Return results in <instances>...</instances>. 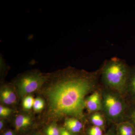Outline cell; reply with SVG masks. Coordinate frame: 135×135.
<instances>
[{
	"mask_svg": "<svg viewBox=\"0 0 135 135\" xmlns=\"http://www.w3.org/2000/svg\"><path fill=\"white\" fill-rule=\"evenodd\" d=\"M100 70L89 72L74 68L49 74L44 85L50 113L56 118H84L85 99L97 90Z\"/></svg>",
	"mask_w": 135,
	"mask_h": 135,
	"instance_id": "6da1fadb",
	"label": "cell"
},
{
	"mask_svg": "<svg viewBox=\"0 0 135 135\" xmlns=\"http://www.w3.org/2000/svg\"><path fill=\"white\" fill-rule=\"evenodd\" d=\"M130 67L124 60L115 57L107 60L100 70L104 87L120 92L123 95Z\"/></svg>",
	"mask_w": 135,
	"mask_h": 135,
	"instance_id": "7a4b0ae2",
	"label": "cell"
},
{
	"mask_svg": "<svg viewBox=\"0 0 135 135\" xmlns=\"http://www.w3.org/2000/svg\"><path fill=\"white\" fill-rule=\"evenodd\" d=\"M102 110L106 121L115 126L124 121L128 103L120 92L103 87L100 90Z\"/></svg>",
	"mask_w": 135,
	"mask_h": 135,
	"instance_id": "3957f363",
	"label": "cell"
},
{
	"mask_svg": "<svg viewBox=\"0 0 135 135\" xmlns=\"http://www.w3.org/2000/svg\"><path fill=\"white\" fill-rule=\"evenodd\" d=\"M49 75L34 70L24 73L17 77L14 83L19 95L23 97L39 89L46 82Z\"/></svg>",
	"mask_w": 135,
	"mask_h": 135,
	"instance_id": "277c9868",
	"label": "cell"
},
{
	"mask_svg": "<svg viewBox=\"0 0 135 135\" xmlns=\"http://www.w3.org/2000/svg\"><path fill=\"white\" fill-rule=\"evenodd\" d=\"M85 107L91 113L102 110V98L100 90H96L88 96L85 99Z\"/></svg>",
	"mask_w": 135,
	"mask_h": 135,
	"instance_id": "5b68a950",
	"label": "cell"
},
{
	"mask_svg": "<svg viewBox=\"0 0 135 135\" xmlns=\"http://www.w3.org/2000/svg\"><path fill=\"white\" fill-rule=\"evenodd\" d=\"M123 95L127 103H135V65L130 68L129 75Z\"/></svg>",
	"mask_w": 135,
	"mask_h": 135,
	"instance_id": "8992f818",
	"label": "cell"
},
{
	"mask_svg": "<svg viewBox=\"0 0 135 135\" xmlns=\"http://www.w3.org/2000/svg\"><path fill=\"white\" fill-rule=\"evenodd\" d=\"M1 92V101L3 103L10 105L16 102V96L11 85H4Z\"/></svg>",
	"mask_w": 135,
	"mask_h": 135,
	"instance_id": "52a82bcc",
	"label": "cell"
},
{
	"mask_svg": "<svg viewBox=\"0 0 135 135\" xmlns=\"http://www.w3.org/2000/svg\"><path fill=\"white\" fill-rule=\"evenodd\" d=\"M65 128L73 134L79 133L83 128V124L77 118L68 117L64 123Z\"/></svg>",
	"mask_w": 135,
	"mask_h": 135,
	"instance_id": "ba28073f",
	"label": "cell"
},
{
	"mask_svg": "<svg viewBox=\"0 0 135 135\" xmlns=\"http://www.w3.org/2000/svg\"><path fill=\"white\" fill-rule=\"evenodd\" d=\"M117 135H135V128L131 123L122 122L116 126Z\"/></svg>",
	"mask_w": 135,
	"mask_h": 135,
	"instance_id": "9c48e42d",
	"label": "cell"
},
{
	"mask_svg": "<svg viewBox=\"0 0 135 135\" xmlns=\"http://www.w3.org/2000/svg\"><path fill=\"white\" fill-rule=\"evenodd\" d=\"M31 122L32 119L30 116L26 114H20L15 119V127L17 130H22L28 127Z\"/></svg>",
	"mask_w": 135,
	"mask_h": 135,
	"instance_id": "30bf717a",
	"label": "cell"
},
{
	"mask_svg": "<svg viewBox=\"0 0 135 135\" xmlns=\"http://www.w3.org/2000/svg\"><path fill=\"white\" fill-rule=\"evenodd\" d=\"M90 119L93 126L99 127L104 130L106 120L103 113L100 112L93 113L91 114Z\"/></svg>",
	"mask_w": 135,
	"mask_h": 135,
	"instance_id": "8fae6325",
	"label": "cell"
},
{
	"mask_svg": "<svg viewBox=\"0 0 135 135\" xmlns=\"http://www.w3.org/2000/svg\"><path fill=\"white\" fill-rule=\"evenodd\" d=\"M124 121L131 123L135 128V103H128Z\"/></svg>",
	"mask_w": 135,
	"mask_h": 135,
	"instance_id": "7c38bea8",
	"label": "cell"
},
{
	"mask_svg": "<svg viewBox=\"0 0 135 135\" xmlns=\"http://www.w3.org/2000/svg\"><path fill=\"white\" fill-rule=\"evenodd\" d=\"M35 99L31 96H27L26 97L23 102V108L27 110H29L33 107Z\"/></svg>",
	"mask_w": 135,
	"mask_h": 135,
	"instance_id": "4fadbf2b",
	"label": "cell"
},
{
	"mask_svg": "<svg viewBox=\"0 0 135 135\" xmlns=\"http://www.w3.org/2000/svg\"><path fill=\"white\" fill-rule=\"evenodd\" d=\"M103 129L101 128L95 126H92L88 130V135H103Z\"/></svg>",
	"mask_w": 135,
	"mask_h": 135,
	"instance_id": "5bb4252c",
	"label": "cell"
},
{
	"mask_svg": "<svg viewBox=\"0 0 135 135\" xmlns=\"http://www.w3.org/2000/svg\"><path fill=\"white\" fill-rule=\"evenodd\" d=\"M44 105V101L41 98H37L35 99L33 105V108L35 110L40 111L43 109Z\"/></svg>",
	"mask_w": 135,
	"mask_h": 135,
	"instance_id": "9a60e30c",
	"label": "cell"
},
{
	"mask_svg": "<svg viewBox=\"0 0 135 135\" xmlns=\"http://www.w3.org/2000/svg\"><path fill=\"white\" fill-rule=\"evenodd\" d=\"M47 135H60V131L55 126H51L47 129L46 131Z\"/></svg>",
	"mask_w": 135,
	"mask_h": 135,
	"instance_id": "2e32d148",
	"label": "cell"
},
{
	"mask_svg": "<svg viewBox=\"0 0 135 135\" xmlns=\"http://www.w3.org/2000/svg\"><path fill=\"white\" fill-rule=\"evenodd\" d=\"M12 112V110L9 108L4 107L2 105L0 106V116L1 117H5L8 116Z\"/></svg>",
	"mask_w": 135,
	"mask_h": 135,
	"instance_id": "e0dca14e",
	"label": "cell"
},
{
	"mask_svg": "<svg viewBox=\"0 0 135 135\" xmlns=\"http://www.w3.org/2000/svg\"><path fill=\"white\" fill-rule=\"evenodd\" d=\"M103 135H117L116 134V126L113 125L106 133Z\"/></svg>",
	"mask_w": 135,
	"mask_h": 135,
	"instance_id": "ac0fdd59",
	"label": "cell"
},
{
	"mask_svg": "<svg viewBox=\"0 0 135 135\" xmlns=\"http://www.w3.org/2000/svg\"><path fill=\"white\" fill-rule=\"evenodd\" d=\"M60 131V135H76L75 134L71 133L65 128L62 129Z\"/></svg>",
	"mask_w": 135,
	"mask_h": 135,
	"instance_id": "d6986e66",
	"label": "cell"
},
{
	"mask_svg": "<svg viewBox=\"0 0 135 135\" xmlns=\"http://www.w3.org/2000/svg\"><path fill=\"white\" fill-rule=\"evenodd\" d=\"M3 135H15V134L14 132H12L11 131H8L5 132Z\"/></svg>",
	"mask_w": 135,
	"mask_h": 135,
	"instance_id": "ffe728a7",
	"label": "cell"
},
{
	"mask_svg": "<svg viewBox=\"0 0 135 135\" xmlns=\"http://www.w3.org/2000/svg\"><path fill=\"white\" fill-rule=\"evenodd\" d=\"M3 127V123L2 121H1L0 122V129H1Z\"/></svg>",
	"mask_w": 135,
	"mask_h": 135,
	"instance_id": "44dd1931",
	"label": "cell"
}]
</instances>
